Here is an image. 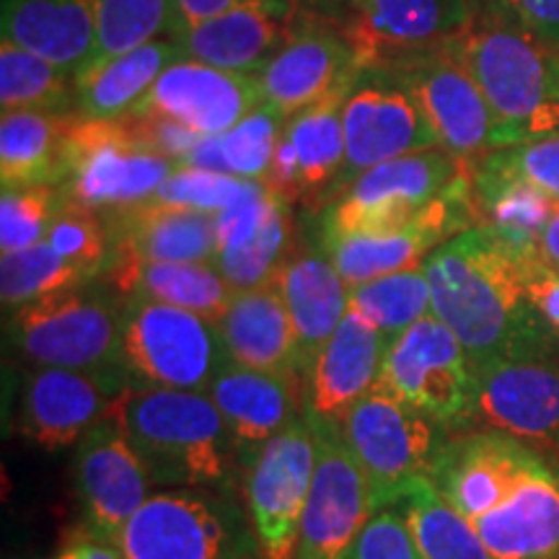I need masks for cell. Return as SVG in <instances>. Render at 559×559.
<instances>
[{"label":"cell","mask_w":559,"mask_h":559,"mask_svg":"<svg viewBox=\"0 0 559 559\" xmlns=\"http://www.w3.org/2000/svg\"><path fill=\"white\" fill-rule=\"evenodd\" d=\"M283 128V117L275 109H270L267 104H262L223 135L202 138L187 153L181 166L264 181L270 174L272 156H275Z\"/></svg>","instance_id":"cell-36"},{"label":"cell","mask_w":559,"mask_h":559,"mask_svg":"<svg viewBox=\"0 0 559 559\" xmlns=\"http://www.w3.org/2000/svg\"><path fill=\"white\" fill-rule=\"evenodd\" d=\"M355 83H347L313 107L298 111L283 128V138L293 145V153L298 158L300 205L311 210H321L326 190L345 164L342 111H345V102Z\"/></svg>","instance_id":"cell-34"},{"label":"cell","mask_w":559,"mask_h":559,"mask_svg":"<svg viewBox=\"0 0 559 559\" xmlns=\"http://www.w3.org/2000/svg\"><path fill=\"white\" fill-rule=\"evenodd\" d=\"M111 239V260L215 262V221L198 210L153 205L102 213Z\"/></svg>","instance_id":"cell-26"},{"label":"cell","mask_w":559,"mask_h":559,"mask_svg":"<svg viewBox=\"0 0 559 559\" xmlns=\"http://www.w3.org/2000/svg\"><path fill=\"white\" fill-rule=\"evenodd\" d=\"M474 526L492 559H559V472L544 461Z\"/></svg>","instance_id":"cell-27"},{"label":"cell","mask_w":559,"mask_h":559,"mask_svg":"<svg viewBox=\"0 0 559 559\" xmlns=\"http://www.w3.org/2000/svg\"><path fill=\"white\" fill-rule=\"evenodd\" d=\"M79 117V111H3L0 120L3 190L60 187L66 174V143Z\"/></svg>","instance_id":"cell-32"},{"label":"cell","mask_w":559,"mask_h":559,"mask_svg":"<svg viewBox=\"0 0 559 559\" xmlns=\"http://www.w3.org/2000/svg\"><path fill=\"white\" fill-rule=\"evenodd\" d=\"M432 317L456 334L474 368L559 349L531 300L523 264L485 228H469L438 247L425 262Z\"/></svg>","instance_id":"cell-1"},{"label":"cell","mask_w":559,"mask_h":559,"mask_svg":"<svg viewBox=\"0 0 559 559\" xmlns=\"http://www.w3.org/2000/svg\"><path fill=\"white\" fill-rule=\"evenodd\" d=\"M445 432L379 386L355 404L342 425V436L366 474L373 513L394 506L415 481L430 477Z\"/></svg>","instance_id":"cell-10"},{"label":"cell","mask_w":559,"mask_h":559,"mask_svg":"<svg viewBox=\"0 0 559 559\" xmlns=\"http://www.w3.org/2000/svg\"><path fill=\"white\" fill-rule=\"evenodd\" d=\"M539 260H542V267L547 272H559V207L542 236Z\"/></svg>","instance_id":"cell-51"},{"label":"cell","mask_w":559,"mask_h":559,"mask_svg":"<svg viewBox=\"0 0 559 559\" xmlns=\"http://www.w3.org/2000/svg\"><path fill=\"white\" fill-rule=\"evenodd\" d=\"M477 16V0H347L340 29L362 70H400L430 58Z\"/></svg>","instance_id":"cell-12"},{"label":"cell","mask_w":559,"mask_h":559,"mask_svg":"<svg viewBox=\"0 0 559 559\" xmlns=\"http://www.w3.org/2000/svg\"><path fill=\"white\" fill-rule=\"evenodd\" d=\"M309 417V415H306ZM317 466L300 519L296 559H347L373 508L366 474L347 449L342 428L309 417Z\"/></svg>","instance_id":"cell-14"},{"label":"cell","mask_w":559,"mask_h":559,"mask_svg":"<svg viewBox=\"0 0 559 559\" xmlns=\"http://www.w3.org/2000/svg\"><path fill=\"white\" fill-rule=\"evenodd\" d=\"M394 506L423 559H492L477 526L438 492L430 477L415 481Z\"/></svg>","instance_id":"cell-35"},{"label":"cell","mask_w":559,"mask_h":559,"mask_svg":"<svg viewBox=\"0 0 559 559\" xmlns=\"http://www.w3.org/2000/svg\"><path fill=\"white\" fill-rule=\"evenodd\" d=\"M557 456H559V451H557Z\"/></svg>","instance_id":"cell-54"},{"label":"cell","mask_w":559,"mask_h":559,"mask_svg":"<svg viewBox=\"0 0 559 559\" xmlns=\"http://www.w3.org/2000/svg\"><path fill=\"white\" fill-rule=\"evenodd\" d=\"M472 207L474 226L492 234L523 264L531 283L547 275L539 243L559 200L481 156L472 164Z\"/></svg>","instance_id":"cell-24"},{"label":"cell","mask_w":559,"mask_h":559,"mask_svg":"<svg viewBox=\"0 0 559 559\" xmlns=\"http://www.w3.org/2000/svg\"><path fill=\"white\" fill-rule=\"evenodd\" d=\"M207 394L221 409L243 472L270 438L306 415L304 376L264 373V370L243 368L230 358L215 373Z\"/></svg>","instance_id":"cell-23"},{"label":"cell","mask_w":559,"mask_h":559,"mask_svg":"<svg viewBox=\"0 0 559 559\" xmlns=\"http://www.w3.org/2000/svg\"><path fill=\"white\" fill-rule=\"evenodd\" d=\"M122 559H264L236 489L151 495L117 542Z\"/></svg>","instance_id":"cell-5"},{"label":"cell","mask_w":559,"mask_h":559,"mask_svg":"<svg viewBox=\"0 0 559 559\" xmlns=\"http://www.w3.org/2000/svg\"><path fill=\"white\" fill-rule=\"evenodd\" d=\"M396 75L417 96L440 148L464 160H477L498 151V122L485 94L445 47Z\"/></svg>","instance_id":"cell-22"},{"label":"cell","mask_w":559,"mask_h":559,"mask_svg":"<svg viewBox=\"0 0 559 559\" xmlns=\"http://www.w3.org/2000/svg\"><path fill=\"white\" fill-rule=\"evenodd\" d=\"M226 355L264 373H300L296 334L277 277L251 290H236L218 321Z\"/></svg>","instance_id":"cell-30"},{"label":"cell","mask_w":559,"mask_h":559,"mask_svg":"<svg viewBox=\"0 0 559 559\" xmlns=\"http://www.w3.org/2000/svg\"><path fill=\"white\" fill-rule=\"evenodd\" d=\"M262 104L260 75L234 73L185 58L158 75L130 115L164 117L202 138H213L236 128Z\"/></svg>","instance_id":"cell-19"},{"label":"cell","mask_w":559,"mask_h":559,"mask_svg":"<svg viewBox=\"0 0 559 559\" xmlns=\"http://www.w3.org/2000/svg\"><path fill=\"white\" fill-rule=\"evenodd\" d=\"M531 300L536 311L547 321L551 330L559 332V272H547V275L531 283Z\"/></svg>","instance_id":"cell-48"},{"label":"cell","mask_w":559,"mask_h":559,"mask_svg":"<svg viewBox=\"0 0 559 559\" xmlns=\"http://www.w3.org/2000/svg\"><path fill=\"white\" fill-rule=\"evenodd\" d=\"M128 386L122 376L37 368L21 391L19 428L39 449H68L107 419L109 404Z\"/></svg>","instance_id":"cell-20"},{"label":"cell","mask_w":559,"mask_h":559,"mask_svg":"<svg viewBox=\"0 0 559 559\" xmlns=\"http://www.w3.org/2000/svg\"><path fill=\"white\" fill-rule=\"evenodd\" d=\"M277 285L296 334L298 370L309 379L319 353L349 311V285L321 247L290 251L277 272Z\"/></svg>","instance_id":"cell-28"},{"label":"cell","mask_w":559,"mask_h":559,"mask_svg":"<svg viewBox=\"0 0 559 559\" xmlns=\"http://www.w3.org/2000/svg\"><path fill=\"white\" fill-rule=\"evenodd\" d=\"M47 241H50V247L58 251L62 260L75 264L91 280L104 277V272L109 270V228L104 215L96 213V210L66 202L52 223Z\"/></svg>","instance_id":"cell-43"},{"label":"cell","mask_w":559,"mask_h":559,"mask_svg":"<svg viewBox=\"0 0 559 559\" xmlns=\"http://www.w3.org/2000/svg\"><path fill=\"white\" fill-rule=\"evenodd\" d=\"M317 3L321 5V9H330V11H337V9H342V13H345L347 0H317Z\"/></svg>","instance_id":"cell-53"},{"label":"cell","mask_w":559,"mask_h":559,"mask_svg":"<svg viewBox=\"0 0 559 559\" xmlns=\"http://www.w3.org/2000/svg\"><path fill=\"white\" fill-rule=\"evenodd\" d=\"M187 52L174 37H158L120 55L79 81V115L86 120H120L143 102L158 75Z\"/></svg>","instance_id":"cell-33"},{"label":"cell","mask_w":559,"mask_h":559,"mask_svg":"<svg viewBox=\"0 0 559 559\" xmlns=\"http://www.w3.org/2000/svg\"><path fill=\"white\" fill-rule=\"evenodd\" d=\"M241 3H249V0H174V9H177V29L185 24H194V21L218 16V13L236 9V5Z\"/></svg>","instance_id":"cell-49"},{"label":"cell","mask_w":559,"mask_h":559,"mask_svg":"<svg viewBox=\"0 0 559 559\" xmlns=\"http://www.w3.org/2000/svg\"><path fill=\"white\" fill-rule=\"evenodd\" d=\"M88 280L91 277L83 275L75 264L62 260L50 241L0 257V298H3L5 311H16L32 300L75 288Z\"/></svg>","instance_id":"cell-41"},{"label":"cell","mask_w":559,"mask_h":559,"mask_svg":"<svg viewBox=\"0 0 559 559\" xmlns=\"http://www.w3.org/2000/svg\"><path fill=\"white\" fill-rule=\"evenodd\" d=\"M487 158L500 169L519 174L521 179L531 181L534 187L559 200V135L492 151L487 153Z\"/></svg>","instance_id":"cell-46"},{"label":"cell","mask_w":559,"mask_h":559,"mask_svg":"<svg viewBox=\"0 0 559 559\" xmlns=\"http://www.w3.org/2000/svg\"><path fill=\"white\" fill-rule=\"evenodd\" d=\"M485 16L526 32L551 52L559 50V0H485Z\"/></svg>","instance_id":"cell-47"},{"label":"cell","mask_w":559,"mask_h":559,"mask_svg":"<svg viewBox=\"0 0 559 559\" xmlns=\"http://www.w3.org/2000/svg\"><path fill=\"white\" fill-rule=\"evenodd\" d=\"M0 107L3 111H79V81L13 41H0Z\"/></svg>","instance_id":"cell-37"},{"label":"cell","mask_w":559,"mask_h":559,"mask_svg":"<svg viewBox=\"0 0 559 559\" xmlns=\"http://www.w3.org/2000/svg\"><path fill=\"white\" fill-rule=\"evenodd\" d=\"M267 185L257 179L230 177V174L194 169V166H179L164 185L158 187L151 200L153 205H171L198 210V213H223V210L241 205V202L262 198Z\"/></svg>","instance_id":"cell-42"},{"label":"cell","mask_w":559,"mask_h":559,"mask_svg":"<svg viewBox=\"0 0 559 559\" xmlns=\"http://www.w3.org/2000/svg\"><path fill=\"white\" fill-rule=\"evenodd\" d=\"M349 309L362 313L389 342L432 313L428 272L423 267L394 272L349 288Z\"/></svg>","instance_id":"cell-40"},{"label":"cell","mask_w":559,"mask_h":559,"mask_svg":"<svg viewBox=\"0 0 559 559\" xmlns=\"http://www.w3.org/2000/svg\"><path fill=\"white\" fill-rule=\"evenodd\" d=\"M472 75L498 122V151L559 135L549 50L526 32L481 16L445 45Z\"/></svg>","instance_id":"cell-3"},{"label":"cell","mask_w":559,"mask_h":559,"mask_svg":"<svg viewBox=\"0 0 559 559\" xmlns=\"http://www.w3.org/2000/svg\"><path fill=\"white\" fill-rule=\"evenodd\" d=\"M474 425L559 451V349L477 368Z\"/></svg>","instance_id":"cell-16"},{"label":"cell","mask_w":559,"mask_h":559,"mask_svg":"<svg viewBox=\"0 0 559 559\" xmlns=\"http://www.w3.org/2000/svg\"><path fill=\"white\" fill-rule=\"evenodd\" d=\"M300 19L298 0H249L218 16L179 26L174 39L190 60L260 75L288 45Z\"/></svg>","instance_id":"cell-21"},{"label":"cell","mask_w":559,"mask_h":559,"mask_svg":"<svg viewBox=\"0 0 559 559\" xmlns=\"http://www.w3.org/2000/svg\"><path fill=\"white\" fill-rule=\"evenodd\" d=\"M293 251V202L272 192L262 226L239 247L218 251L215 267L234 290H251L277 277Z\"/></svg>","instance_id":"cell-38"},{"label":"cell","mask_w":559,"mask_h":559,"mask_svg":"<svg viewBox=\"0 0 559 559\" xmlns=\"http://www.w3.org/2000/svg\"><path fill=\"white\" fill-rule=\"evenodd\" d=\"M107 419L128 438L153 485L236 489L241 461L210 394L128 386L109 404Z\"/></svg>","instance_id":"cell-2"},{"label":"cell","mask_w":559,"mask_h":559,"mask_svg":"<svg viewBox=\"0 0 559 559\" xmlns=\"http://www.w3.org/2000/svg\"><path fill=\"white\" fill-rule=\"evenodd\" d=\"M345 164L324 194L321 210L340 198L360 174L409 153L440 148L417 96L396 73L362 70L345 111Z\"/></svg>","instance_id":"cell-11"},{"label":"cell","mask_w":559,"mask_h":559,"mask_svg":"<svg viewBox=\"0 0 559 559\" xmlns=\"http://www.w3.org/2000/svg\"><path fill=\"white\" fill-rule=\"evenodd\" d=\"M104 280L122 298H151L158 304L200 313L215 324L226 313L236 293L215 267V262L111 260Z\"/></svg>","instance_id":"cell-31"},{"label":"cell","mask_w":559,"mask_h":559,"mask_svg":"<svg viewBox=\"0 0 559 559\" xmlns=\"http://www.w3.org/2000/svg\"><path fill=\"white\" fill-rule=\"evenodd\" d=\"M313 466L317 445L304 415L270 438L243 472V500L264 559H296Z\"/></svg>","instance_id":"cell-13"},{"label":"cell","mask_w":559,"mask_h":559,"mask_svg":"<svg viewBox=\"0 0 559 559\" xmlns=\"http://www.w3.org/2000/svg\"><path fill=\"white\" fill-rule=\"evenodd\" d=\"M469 166L472 160L451 156L443 148L409 153L373 166L321 210L319 239L391 234L409 226Z\"/></svg>","instance_id":"cell-9"},{"label":"cell","mask_w":559,"mask_h":559,"mask_svg":"<svg viewBox=\"0 0 559 559\" xmlns=\"http://www.w3.org/2000/svg\"><path fill=\"white\" fill-rule=\"evenodd\" d=\"M376 386L449 432L474 425L477 368L456 334L432 313L389 342Z\"/></svg>","instance_id":"cell-8"},{"label":"cell","mask_w":559,"mask_h":559,"mask_svg":"<svg viewBox=\"0 0 559 559\" xmlns=\"http://www.w3.org/2000/svg\"><path fill=\"white\" fill-rule=\"evenodd\" d=\"M66 205L60 187H19L0 194V249H29L47 241L60 207Z\"/></svg>","instance_id":"cell-44"},{"label":"cell","mask_w":559,"mask_h":559,"mask_svg":"<svg viewBox=\"0 0 559 559\" xmlns=\"http://www.w3.org/2000/svg\"><path fill=\"white\" fill-rule=\"evenodd\" d=\"M58 559H122V555L120 549H111V544L83 539L79 544H70Z\"/></svg>","instance_id":"cell-50"},{"label":"cell","mask_w":559,"mask_h":559,"mask_svg":"<svg viewBox=\"0 0 559 559\" xmlns=\"http://www.w3.org/2000/svg\"><path fill=\"white\" fill-rule=\"evenodd\" d=\"M544 464L523 440L500 430H451L432 461L438 492L472 523L498 508L519 481Z\"/></svg>","instance_id":"cell-15"},{"label":"cell","mask_w":559,"mask_h":559,"mask_svg":"<svg viewBox=\"0 0 559 559\" xmlns=\"http://www.w3.org/2000/svg\"><path fill=\"white\" fill-rule=\"evenodd\" d=\"M124 298L107 280H88L11 311V345L37 368L122 376Z\"/></svg>","instance_id":"cell-4"},{"label":"cell","mask_w":559,"mask_h":559,"mask_svg":"<svg viewBox=\"0 0 559 559\" xmlns=\"http://www.w3.org/2000/svg\"><path fill=\"white\" fill-rule=\"evenodd\" d=\"M0 32L79 81L96 50V0H0Z\"/></svg>","instance_id":"cell-29"},{"label":"cell","mask_w":559,"mask_h":559,"mask_svg":"<svg viewBox=\"0 0 559 559\" xmlns=\"http://www.w3.org/2000/svg\"><path fill=\"white\" fill-rule=\"evenodd\" d=\"M174 0H96V50L81 79L145 41L174 37Z\"/></svg>","instance_id":"cell-39"},{"label":"cell","mask_w":559,"mask_h":559,"mask_svg":"<svg viewBox=\"0 0 559 559\" xmlns=\"http://www.w3.org/2000/svg\"><path fill=\"white\" fill-rule=\"evenodd\" d=\"M549 73H551V96L559 102V50L549 55Z\"/></svg>","instance_id":"cell-52"},{"label":"cell","mask_w":559,"mask_h":559,"mask_svg":"<svg viewBox=\"0 0 559 559\" xmlns=\"http://www.w3.org/2000/svg\"><path fill=\"white\" fill-rule=\"evenodd\" d=\"M389 340L349 309L306 379V415L342 428L349 412L376 389Z\"/></svg>","instance_id":"cell-25"},{"label":"cell","mask_w":559,"mask_h":559,"mask_svg":"<svg viewBox=\"0 0 559 559\" xmlns=\"http://www.w3.org/2000/svg\"><path fill=\"white\" fill-rule=\"evenodd\" d=\"M347 559H423V555L400 508L386 506L370 515Z\"/></svg>","instance_id":"cell-45"},{"label":"cell","mask_w":559,"mask_h":559,"mask_svg":"<svg viewBox=\"0 0 559 559\" xmlns=\"http://www.w3.org/2000/svg\"><path fill=\"white\" fill-rule=\"evenodd\" d=\"M148 472L128 438L104 419L75 451V492L88 539L117 547L124 526L148 500Z\"/></svg>","instance_id":"cell-17"},{"label":"cell","mask_w":559,"mask_h":559,"mask_svg":"<svg viewBox=\"0 0 559 559\" xmlns=\"http://www.w3.org/2000/svg\"><path fill=\"white\" fill-rule=\"evenodd\" d=\"M360 75L362 68L340 26L304 16L288 45L260 73L262 102L288 122Z\"/></svg>","instance_id":"cell-18"},{"label":"cell","mask_w":559,"mask_h":559,"mask_svg":"<svg viewBox=\"0 0 559 559\" xmlns=\"http://www.w3.org/2000/svg\"><path fill=\"white\" fill-rule=\"evenodd\" d=\"M226 358L215 321L151 298H124L120 360L130 386L207 394Z\"/></svg>","instance_id":"cell-6"},{"label":"cell","mask_w":559,"mask_h":559,"mask_svg":"<svg viewBox=\"0 0 559 559\" xmlns=\"http://www.w3.org/2000/svg\"><path fill=\"white\" fill-rule=\"evenodd\" d=\"M177 169V160L151 151L124 117H79L66 143L60 192L73 205L111 213L151 200Z\"/></svg>","instance_id":"cell-7"}]
</instances>
